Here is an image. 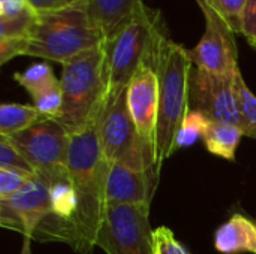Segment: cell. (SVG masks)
<instances>
[{
  "instance_id": "obj_1",
  "label": "cell",
  "mask_w": 256,
  "mask_h": 254,
  "mask_svg": "<svg viewBox=\"0 0 256 254\" xmlns=\"http://www.w3.org/2000/svg\"><path fill=\"white\" fill-rule=\"evenodd\" d=\"M68 168L78 201L76 213L69 225L68 244L80 254H92L108 207L106 178L110 163L100 148L99 118L72 135Z\"/></svg>"
},
{
  "instance_id": "obj_2",
  "label": "cell",
  "mask_w": 256,
  "mask_h": 254,
  "mask_svg": "<svg viewBox=\"0 0 256 254\" xmlns=\"http://www.w3.org/2000/svg\"><path fill=\"white\" fill-rule=\"evenodd\" d=\"M153 67L159 76V117L156 132V172L177 151V138L190 112L192 61L184 46L166 34L154 54Z\"/></svg>"
},
{
  "instance_id": "obj_3",
  "label": "cell",
  "mask_w": 256,
  "mask_h": 254,
  "mask_svg": "<svg viewBox=\"0 0 256 254\" xmlns=\"http://www.w3.org/2000/svg\"><path fill=\"white\" fill-rule=\"evenodd\" d=\"M63 103L57 121L75 135L94 123L108 97L105 45L82 52L63 64Z\"/></svg>"
},
{
  "instance_id": "obj_4",
  "label": "cell",
  "mask_w": 256,
  "mask_h": 254,
  "mask_svg": "<svg viewBox=\"0 0 256 254\" xmlns=\"http://www.w3.org/2000/svg\"><path fill=\"white\" fill-rule=\"evenodd\" d=\"M105 45L104 33L93 24L86 4L39 12L27 54L62 66L76 55Z\"/></svg>"
},
{
  "instance_id": "obj_5",
  "label": "cell",
  "mask_w": 256,
  "mask_h": 254,
  "mask_svg": "<svg viewBox=\"0 0 256 254\" xmlns=\"http://www.w3.org/2000/svg\"><path fill=\"white\" fill-rule=\"evenodd\" d=\"M168 34L160 12L146 9L114 39L105 42L108 94L126 90L146 63H153L160 40Z\"/></svg>"
},
{
  "instance_id": "obj_6",
  "label": "cell",
  "mask_w": 256,
  "mask_h": 254,
  "mask_svg": "<svg viewBox=\"0 0 256 254\" xmlns=\"http://www.w3.org/2000/svg\"><path fill=\"white\" fill-rule=\"evenodd\" d=\"M99 141L108 163L138 171L156 169V159L144 145L132 121L126 90L108 94L99 117Z\"/></svg>"
},
{
  "instance_id": "obj_7",
  "label": "cell",
  "mask_w": 256,
  "mask_h": 254,
  "mask_svg": "<svg viewBox=\"0 0 256 254\" xmlns=\"http://www.w3.org/2000/svg\"><path fill=\"white\" fill-rule=\"evenodd\" d=\"M6 138L20 150L48 186L69 180L68 157L72 136L57 120L45 118Z\"/></svg>"
},
{
  "instance_id": "obj_8",
  "label": "cell",
  "mask_w": 256,
  "mask_h": 254,
  "mask_svg": "<svg viewBox=\"0 0 256 254\" xmlns=\"http://www.w3.org/2000/svg\"><path fill=\"white\" fill-rule=\"evenodd\" d=\"M153 232L148 207L108 205L96 247L106 254H154Z\"/></svg>"
},
{
  "instance_id": "obj_9",
  "label": "cell",
  "mask_w": 256,
  "mask_h": 254,
  "mask_svg": "<svg viewBox=\"0 0 256 254\" xmlns=\"http://www.w3.org/2000/svg\"><path fill=\"white\" fill-rule=\"evenodd\" d=\"M237 72L213 75L194 66L190 72V111L200 112L212 121L228 123L242 129L243 117L236 82Z\"/></svg>"
},
{
  "instance_id": "obj_10",
  "label": "cell",
  "mask_w": 256,
  "mask_h": 254,
  "mask_svg": "<svg viewBox=\"0 0 256 254\" xmlns=\"http://www.w3.org/2000/svg\"><path fill=\"white\" fill-rule=\"evenodd\" d=\"M52 216L50 186L39 175L18 193L0 199V225L20 232L24 238H34L39 226Z\"/></svg>"
},
{
  "instance_id": "obj_11",
  "label": "cell",
  "mask_w": 256,
  "mask_h": 254,
  "mask_svg": "<svg viewBox=\"0 0 256 254\" xmlns=\"http://www.w3.org/2000/svg\"><path fill=\"white\" fill-rule=\"evenodd\" d=\"M204 13L206 31L200 43L188 49L192 64L213 75H231L240 69L238 49L232 28L213 10Z\"/></svg>"
},
{
  "instance_id": "obj_12",
  "label": "cell",
  "mask_w": 256,
  "mask_h": 254,
  "mask_svg": "<svg viewBox=\"0 0 256 254\" xmlns=\"http://www.w3.org/2000/svg\"><path fill=\"white\" fill-rule=\"evenodd\" d=\"M159 76L153 63H146L126 88L128 108L144 145L156 159V132L159 117Z\"/></svg>"
},
{
  "instance_id": "obj_13",
  "label": "cell",
  "mask_w": 256,
  "mask_h": 254,
  "mask_svg": "<svg viewBox=\"0 0 256 254\" xmlns=\"http://www.w3.org/2000/svg\"><path fill=\"white\" fill-rule=\"evenodd\" d=\"M38 16L28 0H0V64L27 54Z\"/></svg>"
},
{
  "instance_id": "obj_14",
  "label": "cell",
  "mask_w": 256,
  "mask_h": 254,
  "mask_svg": "<svg viewBox=\"0 0 256 254\" xmlns=\"http://www.w3.org/2000/svg\"><path fill=\"white\" fill-rule=\"evenodd\" d=\"M159 175L156 169L138 171L123 165L110 163L106 178V204L108 205H152Z\"/></svg>"
},
{
  "instance_id": "obj_15",
  "label": "cell",
  "mask_w": 256,
  "mask_h": 254,
  "mask_svg": "<svg viewBox=\"0 0 256 254\" xmlns=\"http://www.w3.org/2000/svg\"><path fill=\"white\" fill-rule=\"evenodd\" d=\"M86 7L108 42L146 9V3L144 0H87Z\"/></svg>"
},
{
  "instance_id": "obj_16",
  "label": "cell",
  "mask_w": 256,
  "mask_h": 254,
  "mask_svg": "<svg viewBox=\"0 0 256 254\" xmlns=\"http://www.w3.org/2000/svg\"><path fill=\"white\" fill-rule=\"evenodd\" d=\"M214 249L222 254H256V225L242 214H234L216 231Z\"/></svg>"
},
{
  "instance_id": "obj_17",
  "label": "cell",
  "mask_w": 256,
  "mask_h": 254,
  "mask_svg": "<svg viewBox=\"0 0 256 254\" xmlns=\"http://www.w3.org/2000/svg\"><path fill=\"white\" fill-rule=\"evenodd\" d=\"M243 136L244 132L238 126L212 121L208 118H206L201 133L207 150L226 160H236V153Z\"/></svg>"
},
{
  "instance_id": "obj_18",
  "label": "cell",
  "mask_w": 256,
  "mask_h": 254,
  "mask_svg": "<svg viewBox=\"0 0 256 254\" xmlns=\"http://www.w3.org/2000/svg\"><path fill=\"white\" fill-rule=\"evenodd\" d=\"M45 117L33 105L3 103L0 106V136H10L20 133Z\"/></svg>"
},
{
  "instance_id": "obj_19",
  "label": "cell",
  "mask_w": 256,
  "mask_h": 254,
  "mask_svg": "<svg viewBox=\"0 0 256 254\" xmlns=\"http://www.w3.org/2000/svg\"><path fill=\"white\" fill-rule=\"evenodd\" d=\"M14 79L32 96V99L46 93L52 87L60 84V79L54 75L52 67L48 63L32 64L24 72H16Z\"/></svg>"
},
{
  "instance_id": "obj_20",
  "label": "cell",
  "mask_w": 256,
  "mask_h": 254,
  "mask_svg": "<svg viewBox=\"0 0 256 254\" xmlns=\"http://www.w3.org/2000/svg\"><path fill=\"white\" fill-rule=\"evenodd\" d=\"M237 82V93H238V102H240V111L243 117V132L244 136H249L256 139V96L252 90L248 87L242 70L237 72L236 76Z\"/></svg>"
},
{
  "instance_id": "obj_21",
  "label": "cell",
  "mask_w": 256,
  "mask_h": 254,
  "mask_svg": "<svg viewBox=\"0 0 256 254\" xmlns=\"http://www.w3.org/2000/svg\"><path fill=\"white\" fill-rule=\"evenodd\" d=\"M207 4L232 28L236 34H242L248 0H207Z\"/></svg>"
},
{
  "instance_id": "obj_22",
  "label": "cell",
  "mask_w": 256,
  "mask_h": 254,
  "mask_svg": "<svg viewBox=\"0 0 256 254\" xmlns=\"http://www.w3.org/2000/svg\"><path fill=\"white\" fill-rule=\"evenodd\" d=\"M0 169H12V171H22L27 174H36L32 165L26 160V157L6 136H0Z\"/></svg>"
},
{
  "instance_id": "obj_23",
  "label": "cell",
  "mask_w": 256,
  "mask_h": 254,
  "mask_svg": "<svg viewBox=\"0 0 256 254\" xmlns=\"http://www.w3.org/2000/svg\"><path fill=\"white\" fill-rule=\"evenodd\" d=\"M38 174H27L22 171L0 169V199H8L24 189Z\"/></svg>"
},
{
  "instance_id": "obj_24",
  "label": "cell",
  "mask_w": 256,
  "mask_h": 254,
  "mask_svg": "<svg viewBox=\"0 0 256 254\" xmlns=\"http://www.w3.org/2000/svg\"><path fill=\"white\" fill-rule=\"evenodd\" d=\"M154 254H189L186 247L176 238L174 232L166 226H159L153 232Z\"/></svg>"
},
{
  "instance_id": "obj_25",
  "label": "cell",
  "mask_w": 256,
  "mask_h": 254,
  "mask_svg": "<svg viewBox=\"0 0 256 254\" xmlns=\"http://www.w3.org/2000/svg\"><path fill=\"white\" fill-rule=\"evenodd\" d=\"M242 34L246 37L250 46L256 45V0H248L244 15H243V27Z\"/></svg>"
},
{
  "instance_id": "obj_26",
  "label": "cell",
  "mask_w": 256,
  "mask_h": 254,
  "mask_svg": "<svg viewBox=\"0 0 256 254\" xmlns=\"http://www.w3.org/2000/svg\"><path fill=\"white\" fill-rule=\"evenodd\" d=\"M28 1L38 12L58 10L72 6H82L87 3V0H28Z\"/></svg>"
},
{
  "instance_id": "obj_27",
  "label": "cell",
  "mask_w": 256,
  "mask_h": 254,
  "mask_svg": "<svg viewBox=\"0 0 256 254\" xmlns=\"http://www.w3.org/2000/svg\"><path fill=\"white\" fill-rule=\"evenodd\" d=\"M32 241H33L32 238H24L21 254H32Z\"/></svg>"
},
{
  "instance_id": "obj_28",
  "label": "cell",
  "mask_w": 256,
  "mask_h": 254,
  "mask_svg": "<svg viewBox=\"0 0 256 254\" xmlns=\"http://www.w3.org/2000/svg\"><path fill=\"white\" fill-rule=\"evenodd\" d=\"M196 3L200 4V7H201V10L202 12H206V10H208L210 7H208V4H207V0H196Z\"/></svg>"
},
{
  "instance_id": "obj_29",
  "label": "cell",
  "mask_w": 256,
  "mask_h": 254,
  "mask_svg": "<svg viewBox=\"0 0 256 254\" xmlns=\"http://www.w3.org/2000/svg\"><path fill=\"white\" fill-rule=\"evenodd\" d=\"M252 48H254V49H255V51H256V45H255V46H252Z\"/></svg>"
}]
</instances>
